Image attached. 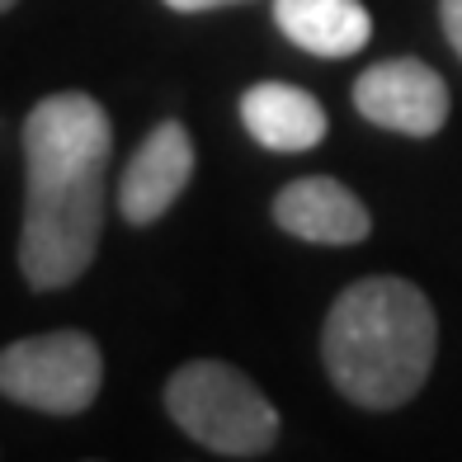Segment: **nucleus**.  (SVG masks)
Listing matches in <instances>:
<instances>
[{"label": "nucleus", "instance_id": "1", "mask_svg": "<svg viewBox=\"0 0 462 462\" xmlns=\"http://www.w3.org/2000/svg\"><path fill=\"white\" fill-rule=\"evenodd\" d=\"M439 354V317L411 279L373 274L330 302L321 359L335 392L364 411H396L425 387Z\"/></svg>", "mask_w": 462, "mask_h": 462}, {"label": "nucleus", "instance_id": "2", "mask_svg": "<svg viewBox=\"0 0 462 462\" xmlns=\"http://www.w3.org/2000/svg\"><path fill=\"white\" fill-rule=\"evenodd\" d=\"M165 415L217 457H264L279 444V411L236 364L189 359L165 383Z\"/></svg>", "mask_w": 462, "mask_h": 462}, {"label": "nucleus", "instance_id": "3", "mask_svg": "<svg viewBox=\"0 0 462 462\" xmlns=\"http://www.w3.org/2000/svg\"><path fill=\"white\" fill-rule=\"evenodd\" d=\"M104 236V175L29 180L19 226V274L38 292L71 288Z\"/></svg>", "mask_w": 462, "mask_h": 462}, {"label": "nucleus", "instance_id": "4", "mask_svg": "<svg viewBox=\"0 0 462 462\" xmlns=\"http://www.w3.org/2000/svg\"><path fill=\"white\" fill-rule=\"evenodd\" d=\"M104 387V354L86 330H43L0 349V396L43 415H80Z\"/></svg>", "mask_w": 462, "mask_h": 462}, {"label": "nucleus", "instance_id": "5", "mask_svg": "<svg viewBox=\"0 0 462 462\" xmlns=\"http://www.w3.org/2000/svg\"><path fill=\"white\" fill-rule=\"evenodd\" d=\"M24 171L29 180L104 175L114 156V123L86 90H57L38 99L24 118Z\"/></svg>", "mask_w": 462, "mask_h": 462}, {"label": "nucleus", "instance_id": "6", "mask_svg": "<svg viewBox=\"0 0 462 462\" xmlns=\"http://www.w3.org/2000/svg\"><path fill=\"white\" fill-rule=\"evenodd\" d=\"M448 80L420 57H387L354 80V109L396 137H434L448 123Z\"/></svg>", "mask_w": 462, "mask_h": 462}, {"label": "nucleus", "instance_id": "7", "mask_svg": "<svg viewBox=\"0 0 462 462\" xmlns=\"http://www.w3.org/2000/svg\"><path fill=\"white\" fill-rule=\"evenodd\" d=\"M189 180H194V137L180 118H161L118 175V213L133 226H152L180 203Z\"/></svg>", "mask_w": 462, "mask_h": 462}, {"label": "nucleus", "instance_id": "8", "mask_svg": "<svg viewBox=\"0 0 462 462\" xmlns=\"http://www.w3.org/2000/svg\"><path fill=\"white\" fill-rule=\"evenodd\" d=\"M274 222L307 245H359L373 231V213L364 208V199L330 175L288 180L274 194Z\"/></svg>", "mask_w": 462, "mask_h": 462}, {"label": "nucleus", "instance_id": "9", "mask_svg": "<svg viewBox=\"0 0 462 462\" xmlns=\"http://www.w3.org/2000/svg\"><path fill=\"white\" fill-rule=\"evenodd\" d=\"M241 123L264 152H311L326 137V109L317 95L288 80H260L241 95Z\"/></svg>", "mask_w": 462, "mask_h": 462}, {"label": "nucleus", "instance_id": "10", "mask_svg": "<svg viewBox=\"0 0 462 462\" xmlns=\"http://www.w3.org/2000/svg\"><path fill=\"white\" fill-rule=\"evenodd\" d=\"M274 24L311 57L340 61L368 48L373 14L359 0H274Z\"/></svg>", "mask_w": 462, "mask_h": 462}, {"label": "nucleus", "instance_id": "11", "mask_svg": "<svg viewBox=\"0 0 462 462\" xmlns=\"http://www.w3.org/2000/svg\"><path fill=\"white\" fill-rule=\"evenodd\" d=\"M439 24H444V38L453 43V52L462 57V0H439Z\"/></svg>", "mask_w": 462, "mask_h": 462}, {"label": "nucleus", "instance_id": "12", "mask_svg": "<svg viewBox=\"0 0 462 462\" xmlns=\"http://www.w3.org/2000/svg\"><path fill=\"white\" fill-rule=\"evenodd\" d=\"M180 14H203V10H222V5H241V0H165Z\"/></svg>", "mask_w": 462, "mask_h": 462}, {"label": "nucleus", "instance_id": "13", "mask_svg": "<svg viewBox=\"0 0 462 462\" xmlns=\"http://www.w3.org/2000/svg\"><path fill=\"white\" fill-rule=\"evenodd\" d=\"M19 5V0H0V14H5V10H14Z\"/></svg>", "mask_w": 462, "mask_h": 462}]
</instances>
